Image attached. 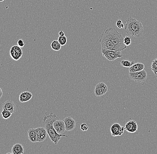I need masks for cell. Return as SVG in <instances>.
<instances>
[{
    "mask_svg": "<svg viewBox=\"0 0 157 154\" xmlns=\"http://www.w3.org/2000/svg\"><path fill=\"white\" fill-rule=\"evenodd\" d=\"M9 54L12 59L17 61L23 56V50L19 46L14 45L10 48Z\"/></svg>",
    "mask_w": 157,
    "mask_h": 154,
    "instance_id": "52a82bcc",
    "label": "cell"
},
{
    "mask_svg": "<svg viewBox=\"0 0 157 154\" xmlns=\"http://www.w3.org/2000/svg\"><path fill=\"white\" fill-rule=\"evenodd\" d=\"M102 55L109 61H113L116 59L123 57V54L121 51H116L110 49H101Z\"/></svg>",
    "mask_w": 157,
    "mask_h": 154,
    "instance_id": "8992f818",
    "label": "cell"
},
{
    "mask_svg": "<svg viewBox=\"0 0 157 154\" xmlns=\"http://www.w3.org/2000/svg\"><path fill=\"white\" fill-rule=\"evenodd\" d=\"M122 23V22L121 20H117V22H116V26H118L119 25H120Z\"/></svg>",
    "mask_w": 157,
    "mask_h": 154,
    "instance_id": "4316f807",
    "label": "cell"
},
{
    "mask_svg": "<svg viewBox=\"0 0 157 154\" xmlns=\"http://www.w3.org/2000/svg\"><path fill=\"white\" fill-rule=\"evenodd\" d=\"M5 0H0V2H2V1H4Z\"/></svg>",
    "mask_w": 157,
    "mask_h": 154,
    "instance_id": "4dcf8cb0",
    "label": "cell"
},
{
    "mask_svg": "<svg viewBox=\"0 0 157 154\" xmlns=\"http://www.w3.org/2000/svg\"><path fill=\"white\" fill-rule=\"evenodd\" d=\"M12 113L7 110H3L1 112V116L4 119H8L12 116Z\"/></svg>",
    "mask_w": 157,
    "mask_h": 154,
    "instance_id": "44dd1931",
    "label": "cell"
},
{
    "mask_svg": "<svg viewBox=\"0 0 157 154\" xmlns=\"http://www.w3.org/2000/svg\"><path fill=\"white\" fill-rule=\"evenodd\" d=\"M117 27L119 28V29H124V28H125V25H124V24H123V23H122L120 25H119L118 26H117Z\"/></svg>",
    "mask_w": 157,
    "mask_h": 154,
    "instance_id": "f1b7e54d",
    "label": "cell"
},
{
    "mask_svg": "<svg viewBox=\"0 0 157 154\" xmlns=\"http://www.w3.org/2000/svg\"><path fill=\"white\" fill-rule=\"evenodd\" d=\"M37 142H42L46 139L47 133L45 127H39L36 128Z\"/></svg>",
    "mask_w": 157,
    "mask_h": 154,
    "instance_id": "30bf717a",
    "label": "cell"
},
{
    "mask_svg": "<svg viewBox=\"0 0 157 154\" xmlns=\"http://www.w3.org/2000/svg\"><path fill=\"white\" fill-rule=\"evenodd\" d=\"M11 151L13 154H23L24 153L25 148L22 144L16 143L12 147Z\"/></svg>",
    "mask_w": 157,
    "mask_h": 154,
    "instance_id": "2e32d148",
    "label": "cell"
},
{
    "mask_svg": "<svg viewBox=\"0 0 157 154\" xmlns=\"http://www.w3.org/2000/svg\"><path fill=\"white\" fill-rule=\"evenodd\" d=\"M17 45L19 46L20 47H23L24 46L25 42L24 40L22 39L18 40L17 42Z\"/></svg>",
    "mask_w": 157,
    "mask_h": 154,
    "instance_id": "484cf974",
    "label": "cell"
},
{
    "mask_svg": "<svg viewBox=\"0 0 157 154\" xmlns=\"http://www.w3.org/2000/svg\"><path fill=\"white\" fill-rule=\"evenodd\" d=\"M125 127H121L117 123H115L112 125L110 128L111 135L114 137L117 136H121L124 133Z\"/></svg>",
    "mask_w": 157,
    "mask_h": 154,
    "instance_id": "ba28073f",
    "label": "cell"
},
{
    "mask_svg": "<svg viewBox=\"0 0 157 154\" xmlns=\"http://www.w3.org/2000/svg\"><path fill=\"white\" fill-rule=\"evenodd\" d=\"M144 68V64L141 63H135L129 68V72H138L143 70Z\"/></svg>",
    "mask_w": 157,
    "mask_h": 154,
    "instance_id": "ac0fdd59",
    "label": "cell"
},
{
    "mask_svg": "<svg viewBox=\"0 0 157 154\" xmlns=\"http://www.w3.org/2000/svg\"><path fill=\"white\" fill-rule=\"evenodd\" d=\"M123 42H124V44L127 46L130 45L131 44V38L128 37V36H126L124 38Z\"/></svg>",
    "mask_w": 157,
    "mask_h": 154,
    "instance_id": "cb8c5ba5",
    "label": "cell"
},
{
    "mask_svg": "<svg viewBox=\"0 0 157 154\" xmlns=\"http://www.w3.org/2000/svg\"><path fill=\"white\" fill-rule=\"evenodd\" d=\"M129 78L138 83H145L147 79V74L146 71L143 69L136 72H129Z\"/></svg>",
    "mask_w": 157,
    "mask_h": 154,
    "instance_id": "277c9868",
    "label": "cell"
},
{
    "mask_svg": "<svg viewBox=\"0 0 157 154\" xmlns=\"http://www.w3.org/2000/svg\"><path fill=\"white\" fill-rule=\"evenodd\" d=\"M2 108L3 110H7L12 112H15L16 110V106L15 103L12 100H8L4 102L2 104Z\"/></svg>",
    "mask_w": 157,
    "mask_h": 154,
    "instance_id": "5bb4252c",
    "label": "cell"
},
{
    "mask_svg": "<svg viewBox=\"0 0 157 154\" xmlns=\"http://www.w3.org/2000/svg\"><path fill=\"white\" fill-rule=\"evenodd\" d=\"M100 42L101 44L102 48L119 51L118 48L113 44L105 32L101 35V37L100 39Z\"/></svg>",
    "mask_w": 157,
    "mask_h": 154,
    "instance_id": "5b68a950",
    "label": "cell"
},
{
    "mask_svg": "<svg viewBox=\"0 0 157 154\" xmlns=\"http://www.w3.org/2000/svg\"><path fill=\"white\" fill-rule=\"evenodd\" d=\"M28 139L32 142H37V133L36 129L31 128L28 131Z\"/></svg>",
    "mask_w": 157,
    "mask_h": 154,
    "instance_id": "e0dca14e",
    "label": "cell"
},
{
    "mask_svg": "<svg viewBox=\"0 0 157 154\" xmlns=\"http://www.w3.org/2000/svg\"><path fill=\"white\" fill-rule=\"evenodd\" d=\"M57 117L53 112L49 115H46L43 118V124L47 132L51 141L55 144H57L58 142L61 140V137H68L66 135L59 134L55 129L53 127V123L57 120Z\"/></svg>",
    "mask_w": 157,
    "mask_h": 154,
    "instance_id": "6da1fadb",
    "label": "cell"
},
{
    "mask_svg": "<svg viewBox=\"0 0 157 154\" xmlns=\"http://www.w3.org/2000/svg\"><path fill=\"white\" fill-rule=\"evenodd\" d=\"M105 32L106 33L110 40L113 44L116 47L119 51H122L126 49L127 46L124 44L123 40L124 38L122 37V34L118 32L115 28H109L107 29Z\"/></svg>",
    "mask_w": 157,
    "mask_h": 154,
    "instance_id": "3957f363",
    "label": "cell"
},
{
    "mask_svg": "<svg viewBox=\"0 0 157 154\" xmlns=\"http://www.w3.org/2000/svg\"><path fill=\"white\" fill-rule=\"evenodd\" d=\"M125 130L129 133H133L137 132L138 126L135 120H132L129 121L125 125Z\"/></svg>",
    "mask_w": 157,
    "mask_h": 154,
    "instance_id": "4fadbf2b",
    "label": "cell"
},
{
    "mask_svg": "<svg viewBox=\"0 0 157 154\" xmlns=\"http://www.w3.org/2000/svg\"><path fill=\"white\" fill-rule=\"evenodd\" d=\"M33 95L29 91H24L19 96V100L20 102L24 103L29 101L32 98Z\"/></svg>",
    "mask_w": 157,
    "mask_h": 154,
    "instance_id": "9a60e30c",
    "label": "cell"
},
{
    "mask_svg": "<svg viewBox=\"0 0 157 154\" xmlns=\"http://www.w3.org/2000/svg\"><path fill=\"white\" fill-rule=\"evenodd\" d=\"M53 127L59 134H62L66 131L64 120H56L53 123Z\"/></svg>",
    "mask_w": 157,
    "mask_h": 154,
    "instance_id": "8fae6325",
    "label": "cell"
},
{
    "mask_svg": "<svg viewBox=\"0 0 157 154\" xmlns=\"http://www.w3.org/2000/svg\"><path fill=\"white\" fill-rule=\"evenodd\" d=\"M81 129L83 131H87L89 129V127L87 124H85V123H83L81 125Z\"/></svg>",
    "mask_w": 157,
    "mask_h": 154,
    "instance_id": "d4e9b609",
    "label": "cell"
},
{
    "mask_svg": "<svg viewBox=\"0 0 157 154\" xmlns=\"http://www.w3.org/2000/svg\"><path fill=\"white\" fill-rule=\"evenodd\" d=\"M135 63V62L134 60L132 61H129L127 60H123L121 62V64L122 66L126 68L130 67L131 66L133 65Z\"/></svg>",
    "mask_w": 157,
    "mask_h": 154,
    "instance_id": "ffe728a7",
    "label": "cell"
},
{
    "mask_svg": "<svg viewBox=\"0 0 157 154\" xmlns=\"http://www.w3.org/2000/svg\"><path fill=\"white\" fill-rule=\"evenodd\" d=\"M64 122L66 131H72L76 128V122L72 118L67 117L64 119Z\"/></svg>",
    "mask_w": 157,
    "mask_h": 154,
    "instance_id": "7c38bea8",
    "label": "cell"
},
{
    "mask_svg": "<svg viewBox=\"0 0 157 154\" xmlns=\"http://www.w3.org/2000/svg\"><path fill=\"white\" fill-rule=\"evenodd\" d=\"M51 46L52 49L54 51H60L62 45L58 40H53L51 43Z\"/></svg>",
    "mask_w": 157,
    "mask_h": 154,
    "instance_id": "d6986e66",
    "label": "cell"
},
{
    "mask_svg": "<svg viewBox=\"0 0 157 154\" xmlns=\"http://www.w3.org/2000/svg\"><path fill=\"white\" fill-rule=\"evenodd\" d=\"M59 35L60 37H63V36H65V33L63 31H61L59 32Z\"/></svg>",
    "mask_w": 157,
    "mask_h": 154,
    "instance_id": "83f0119b",
    "label": "cell"
},
{
    "mask_svg": "<svg viewBox=\"0 0 157 154\" xmlns=\"http://www.w3.org/2000/svg\"><path fill=\"white\" fill-rule=\"evenodd\" d=\"M156 77H157V74L156 75Z\"/></svg>",
    "mask_w": 157,
    "mask_h": 154,
    "instance_id": "1f68e13d",
    "label": "cell"
},
{
    "mask_svg": "<svg viewBox=\"0 0 157 154\" xmlns=\"http://www.w3.org/2000/svg\"><path fill=\"white\" fill-rule=\"evenodd\" d=\"M151 70L155 75L157 74V58L153 60L151 65Z\"/></svg>",
    "mask_w": 157,
    "mask_h": 154,
    "instance_id": "7402d4cb",
    "label": "cell"
},
{
    "mask_svg": "<svg viewBox=\"0 0 157 154\" xmlns=\"http://www.w3.org/2000/svg\"><path fill=\"white\" fill-rule=\"evenodd\" d=\"M108 91V88L105 83L103 82L99 83L95 87V95L97 96L100 97L105 94Z\"/></svg>",
    "mask_w": 157,
    "mask_h": 154,
    "instance_id": "9c48e42d",
    "label": "cell"
},
{
    "mask_svg": "<svg viewBox=\"0 0 157 154\" xmlns=\"http://www.w3.org/2000/svg\"><path fill=\"white\" fill-rule=\"evenodd\" d=\"M2 96H3V91L1 88H0V99L2 97Z\"/></svg>",
    "mask_w": 157,
    "mask_h": 154,
    "instance_id": "f546056e",
    "label": "cell"
},
{
    "mask_svg": "<svg viewBox=\"0 0 157 154\" xmlns=\"http://www.w3.org/2000/svg\"><path fill=\"white\" fill-rule=\"evenodd\" d=\"M124 29L128 35L135 37H142L144 32L143 26L141 22L131 17L127 19Z\"/></svg>",
    "mask_w": 157,
    "mask_h": 154,
    "instance_id": "7a4b0ae2",
    "label": "cell"
},
{
    "mask_svg": "<svg viewBox=\"0 0 157 154\" xmlns=\"http://www.w3.org/2000/svg\"><path fill=\"white\" fill-rule=\"evenodd\" d=\"M58 40L60 42L62 46H64L66 45L67 42V38L65 36L63 37H58Z\"/></svg>",
    "mask_w": 157,
    "mask_h": 154,
    "instance_id": "603a6c76",
    "label": "cell"
}]
</instances>
